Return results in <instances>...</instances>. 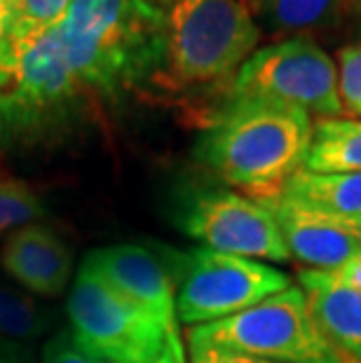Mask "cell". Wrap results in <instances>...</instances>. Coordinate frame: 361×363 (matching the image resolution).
<instances>
[{
	"label": "cell",
	"instance_id": "cell-15",
	"mask_svg": "<svg viewBox=\"0 0 361 363\" xmlns=\"http://www.w3.org/2000/svg\"><path fill=\"white\" fill-rule=\"evenodd\" d=\"M282 195L335 218L361 223V172L314 174L301 169Z\"/></svg>",
	"mask_w": 361,
	"mask_h": 363
},
{
	"label": "cell",
	"instance_id": "cell-14",
	"mask_svg": "<svg viewBox=\"0 0 361 363\" xmlns=\"http://www.w3.org/2000/svg\"><path fill=\"white\" fill-rule=\"evenodd\" d=\"M260 30L312 38L361 21V0H249Z\"/></svg>",
	"mask_w": 361,
	"mask_h": 363
},
{
	"label": "cell",
	"instance_id": "cell-25",
	"mask_svg": "<svg viewBox=\"0 0 361 363\" xmlns=\"http://www.w3.org/2000/svg\"><path fill=\"white\" fill-rule=\"evenodd\" d=\"M0 363H28L26 347L0 335Z\"/></svg>",
	"mask_w": 361,
	"mask_h": 363
},
{
	"label": "cell",
	"instance_id": "cell-23",
	"mask_svg": "<svg viewBox=\"0 0 361 363\" xmlns=\"http://www.w3.org/2000/svg\"><path fill=\"white\" fill-rule=\"evenodd\" d=\"M324 272V269H321ZM331 279H335L338 284H345L350 289H359L361 291V253L355 258H350L348 262H343L340 267L335 269H328L326 272Z\"/></svg>",
	"mask_w": 361,
	"mask_h": 363
},
{
	"label": "cell",
	"instance_id": "cell-7",
	"mask_svg": "<svg viewBox=\"0 0 361 363\" xmlns=\"http://www.w3.org/2000/svg\"><path fill=\"white\" fill-rule=\"evenodd\" d=\"M68 321L73 345L109 363L155 361L172 328L87 267H80L68 296Z\"/></svg>",
	"mask_w": 361,
	"mask_h": 363
},
{
	"label": "cell",
	"instance_id": "cell-20",
	"mask_svg": "<svg viewBox=\"0 0 361 363\" xmlns=\"http://www.w3.org/2000/svg\"><path fill=\"white\" fill-rule=\"evenodd\" d=\"M338 94L345 118L361 120V43L338 50Z\"/></svg>",
	"mask_w": 361,
	"mask_h": 363
},
{
	"label": "cell",
	"instance_id": "cell-21",
	"mask_svg": "<svg viewBox=\"0 0 361 363\" xmlns=\"http://www.w3.org/2000/svg\"><path fill=\"white\" fill-rule=\"evenodd\" d=\"M40 363H109V361L89 357V354L80 352L78 347L73 345L71 337L59 335V337L52 340L48 347H45Z\"/></svg>",
	"mask_w": 361,
	"mask_h": 363
},
{
	"label": "cell",
	"instance_id": "cell-24",
	"mask_svg": "<svg viewBox=\"0 0 361 363\" xmlns=\"http://www.w3.org/2000/svg\"><path fill=\"white\" fill-rule=\"evenodd\" d=\"M150 363H188L186 350H183V342H181V335H179V328H176V323H174L172 328H169L167 345H165L162 354H160V357L155 361H150Z\"/></svg>",
	"mask_w": 361,
	"mask_h": 363
},
{
	"label": "cell",
	"instance_id": "cell-17",
	"mask_svg": "<svg viewBox=\"0 0 361 363\" xmlns=\"http://www.w3.org/2000/svg\"><path fill=\"white\" fill-rule=\"evenodd\" d=\"M48 328V316L26 293L0 281V335L14 342H28Z\"/></svg>",
	"mask_w": 361,
	"mask_h": 363
},
{
	"label": "cell",
	"instance_id": "cell-26",
	"mask_svg": "<svg viewBox=\"0 0 361 363\" xmlns=\"http://www.w3.org/2000/svg\"><path fill=\"white\" fill-rule=\"evenodd\" d=\"M12 26V0H0V52L5 48V40L10 35Z\"/></svg>",
	"mask_w": 361,
	"mask_h": 363
},
{
	"label": "cell",
	"instance_id": "cell-27",
	"mask_svg": "<svg viewBox=\"0 0 361 363\" xmlns=\"http://www.w3.org/2000/svg\"><path fill=\"white\" fill-rule=\"evenodd\" d=\"M155 3H157L160 7H162V10H167V7L174 3V0H155Z\"/></svg>",
	"mask_w": 361,
	"mask_h": 363
},
{
	"label": "cell",
	"instance_id": "cell-5",
	"mask_svg": "<svg viewBox=\"0 0 361 363\" xmlns=\"http://www.w3.org/2000/svg\"><path fill=\"white\" fill-rule=\"evenodd\" d=\"M188 342L272 363H350L321 333L301 286H289L240 314L190 328Z\"/></svg>",
	"mask_w": 361,
	"mask_h": 363
},
{
	"label": "cell",
	"instance_id": "cell-22",
	"mask_svg": "<svg viewBox=\"0 0 361 363\" xmlns=\"http://www.w3.org/2000/svg\"><path fill=\"white\" fill-rule=\"evenodd\" d=\"M190 363H272V361L213 350V347H190Z\"/></svg>",
	"mask_w": 361,
	"mask_h": 363
},
{
	"label": "cell",
	"instance_id": "cell-6",
	"mask_svg": "<svg viewBox=\"0 0 361 363\" xmlns=\"http://www.w3.org/2000/svg\"><path fill=\"white\" fill-rule=\"evenodd\" d=\"M226 101L289 106L317 120L345 118L335 61L303 35L258 48L230 82Z\"/></svg>",
	"mask_w": 361,
	"mask_h": 363
},
{
	"label": "cell",
	"instance_id": "cell-16",
	"mask_svg": "<svg viewBox=\"0 0 361 363\" xmlns=\"http://www.w3.org/2000/svg\"><path fill=\"white\" fill-rule=\"evenodd\" d=\"M305 172L345 174L361 172V120L335 118L314 122Z\"/></svg>",
	"mask_w": 361,
	"mask_h": 363
},
{
	"label": "cell",
	"instance_id": "cell-9",
	"mask_svg": "<svg viewBox=\"0 0 361 363\" xmlns=\"http://www.w3.org/2000/svg\"><path fill=\"white\" fill-rule=\"evenodd\" d=\"M183 233L204 249L251 260L289 262L277 220L263 202L237 192H206L183 213Z\"/></svg>",
	"mask_w": 361,
	"mask_h": 363
},
{
	"label": "cell",
	"instance_id": "cell-10",
	"mask_svg": "<svg viewBox=\"0 0 361 363\" xmlns=\"http://www.w3.org/2000/svg\"><path fill=\"white\" fill-rule=\"evenodd\" d=\"M277 220L289 256L307 269H335L361 253V223L303 206L289 197L263 202Z\"/></svg>",
	"mask_w": 361,
	"mask_h": 363
},
{
	"label": "cell",
	"instance_id": "cell-3",
	"mask_svg": "<svg viewBox=\"0 0 361 363\" xmlns=\"http://www.w3.org/2000/svg\"><path fill=\"white\" fill-rule=\"evenodd\" d=\"M87 96L61 50L57 26L30 38L7 35L0 52V143L30 148L66 134Z\"/></svg>",
	"mask_w": 361,
	"mask_h": 363
},
{
	"label": "cell",
	"instance_id": "cell-18",
	"mask_svg": "<svg viewBox=\"0 0 361 363\" xmlns=\"http://www.w3.org/2000/svg\"><path fill=\"white\" fill-rule=\"evenodd\" d=\"M40 195L24 181H0V237L43 218Z\"/></svg>",
	"mask_w": 361,
	"mask_h": 363
},
{
	"label": "cell",
	"instance_id": "cell-1",
	"mask_svg": "<svg viewBox=\"0 0 361 363\" xmlns=\"http://www.w3.org/2000/svg\"><path fill=\"white\" fill-rule=\"evenodd\" d=\"M162 24L155 0H71L57 33L89 96L118 99L155 78Z\"/></svg>",
	"mask_w": 361,
	"mask_h": 363
},
{
	"label": "cell",
	"instance_id": "cell-8",
	"mask_svg": "<svg viewBox=\"0 0 361 363\" xmlns=\"http://www.w3.org/2000/svg\"><path fill=\"white\" fill-rule=\"evenodd\" d=\"M176 319L204 326L240 314L260 300L289 289L291 277L267 262L197 246L179 260Z\"/></svg>",
	"mask_w": 361,
	"mask_h": 363
},
{
	"label": "cell",
	"instance_id": "cell-12",
	"mask_svg": "<svg viewBox=\"0 0 361 363\" xmlns=\"http://www.w3.org/2000/svg\"><path fill=\"white\" fill-rule=\"evenodd\" d=\"M0 265L28 293L55 298L73 274V253L55 230L30 223L7 237Z\"/></svg>",
	"mask_w": 361,
	"mask_h": 363
},
{
	"label": "cell",
	"instance_id": "cell-19",
	"mask_svg": "<svg viewBox=\"0 0 361 363\" xmlns=\"http://www.w3.org/2000/svg\"><path fill=\"white\" fill-rule=\"evenodd\" d=\"M71 0H12L10 38H30L59 26Z\"/></svg>",
	"mask_w": 361,
	"mask_h": 363
},
{
	"label": "cell",
	"instance_id": "cell-13",
	"mask_svg": "<svg viewBox=\"0 0 361 363\" xmlns=\"http://www.w3.org/2000/svg\"><path fill=\"white\" fill-rule=\"evenodd\" d=\"M298 284L321 333L350 363H361V291L321 269H301Z\"/></svg>",
	"mask_w": 361,
	"mask_h": 363
},
{
	"label": "cell",
	"instance_id": "cell-11",
	"mask_svg": "<svg viewBox=\"0 0 361 363\" xmlns=\"http://www.w3.org/2000/svg\"><path fill=\"white\" fill-rule=\"evenodd\" d=\"M82 267L99 279L141 305L165 326L176 323V291L169 269L155 258V253L136 244H115L91 251Z\"/></svg>",
	"mask_w": 361,
	"mask_h": 363
},
{
	"label": "cell",
	"instance_id": "cell-2",
	"mask_svg": "<svg viewBox=\"0 0 361 363\" xmlns=\"http://www.w3.org/2000/svg\"><path fill=\"white\" fill-rule=\"evenodd\" d=\"M314 120L272 104L223 101L197 143V155L233 188L256 202L279 197L305 167Z\"/></svg>",
	"mask_w": 361,
	"mask_h": 363
},
{
	"label": "cell",
	"instance_id": "cell-4",
	"mask_svg": "<svg viewBox=\"0 0 361 363\" xmlns=\"http://www.w3.org/2000/svg\"><path fill=\"white\" fill-rule=\"evenodd\" d=\"M263 38L249 0H174L152 82L188 91L233 82Z\"/></svg>",
	"mask_w": 361,
	"mask_h": 363
}]
</instances>
